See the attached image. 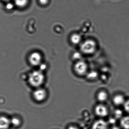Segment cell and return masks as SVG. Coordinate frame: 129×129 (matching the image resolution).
I'll list each match as a JSON object with an SVG mask.
<instances>
[{
  "mask_svg": "<svg viewBox=\"0 0 129 129\" xmlns=\"http://www.w3.org/2000/svg\"><path fill=\"white\" fill-rule=\"evenodd\" d=\"M45 76L42 71H35L31 72L28 76V82L32 86L39 88L44 83Z\"/></svg>",
  "mask_w": 129,
  "mask_h": 129,
  "instance_id": "6da1fadb",
  "label": "cell"
},
{
  "mask_svg": "<svg viewBox=\"0 0 129 129\" xmlns=\"http://www.w3.org/2000/svg\"><path fill=\"white\" fill-rule=\"evenodd\" d=\"M96 42L92 39L85 40L81 44L80 50L81 52L86 55H91L95 52L97 49Z\"/></svg>",
  "mask_w": 129,
  "mask_h": 129,
  "instance_id": "7a4b0ae2",
  "label": "cell"
},
{
  "mask_svg": "<svg viewBox=\"0 0 129 129\" xmlns=\"http://www.w3.org/2000/svg\"><path fill=\"white\" fill-rule=\"evenodd\" d=\"M75 71L79 75H83L86 73L87 70V66L86 63L83 61L77 62L74 67Z\"/></svg>",
  "mask_w": 129,
  "mask_h": 129,
  "instance_id": "3957f363",
  "label": "cell"
},
{
  "mask_svg": "<svg viewBox=\"0 0 129 129\" xmlns=\"http://www.w3.org/2000/svg\"><path fill=\"white\" fill-rule=\"evenodd\" d=\"M33 96L35 100L38 102L44 101L47 96L46 90L43 88H37L33 93Z\"/></svg>",
  "mask_w": 129,
  "mask_h": 129,
  "instance_id": "277c9868",
  "label": "cell"
},
{
  "mask_svg": "<svg viewBox=\"0 0 129 129\" xmlns=\"http://www.w3.org/2000/svg\"><path fill=\"white\" fill-rule=\"evenodd\" d=\"M42 58L41 55L37 52L31 53L29 57V61L30 64L34 66H40L42 62Z\"/></svg>",
  "mask_w": 129,
  "mask_h": 129,
  "instance_id": "5b68a950",
  "label": "cell"
},
{
  "mask_svg": "<svg viewBox=\"0 0 129 129\" xmlns=\"http://www.w3.org/2000/svg\"><path fill=\"white\" fill-rule=\"evenodd\" d=\"M95 111L96 114L99 117H106L108 114V109L103 105H97L95 108Z\"/></svg>",
  "mask_w": 129,
  "mask_h": 129,
  "instance_id": "8992f818",
  "label": "cell"
},
{
  "mask_svg": "<svg viewBox=\"0 0 129 129\" xmlns=\"http://www.w3.org/2000/svg\"><path fill=\"white\" fill-rule=\"evenodd\" d=\"M92 129H108V124L103 120H98L93 123Z\"/></svg>",
  "mask_w": 129,
  "mask_h": 129,
  "instance_id": "52a82bcc",
  "label": "cell"
},
{
  "mask_svg": "<svg viewBox=\"0 0 129 129\" xmlns=\"http://www.w3.org/2000/svg\"><path fill=\"white\" fill-rule=\"evenodd\" d=\"M11 124L10 120L4 116L0 117V129H8Z\"/></svg>",
  "mask_w": 129,
  "mask_h": 129,
  "instance_id": "ba28073f",
  "label": "cell"
},
{
  "mask_svg": "<svg viewBox=\"0 0 129 129\" xmlns=\"http://www.w3.org/2000/svg\"><path fill=\"white\" fill-rule=\"evenodd\" d=\"M125 100L123 96L120 95L115 96L113 99V102L115 105L117 106L123 105L125 102Z\"/></svg>",
  "mask_w": 129,
  "mask_h": 129,
  "instance_id": "9c48e42d",
  "label": "cell"
},
{
  "mask_svg": "<svg viewBox=\"0 0 129 129\" xmlns=\"http://www.w3.org/2000/svg\"><path fill=\"white\" fill-rule=\"evenodd\" d=\"M71 41L74 44H78L82 42V37L77 34L72 35L71 37Z\"/></svg>",
  "mask_w": 129,
  "mask_h": 129,
  "instance_id": "30bf717a",
  "label": "cell"
},
{
  "mask_svg": "<svg viewBox=\"0 0 129 129\" xmlns=\"http://www.w3.org/2000/svg\"><path fill=\"white\" fill-rule=\"evenodd\" d=\"M120 124L124 129H129V116L123 117L121 120Z\"/></svg>",
  "mask_w": 129,
  "mask_h": 129,
  "instance_id": "8fae6325",
  "label": "cell"
},
{
  "mask_svg": "<svg viewBox=\"0 0 129 129\" xmlns=\"http://www.w3.org/2000/svg\"><path fill=\"white\" fill-rule=\"evenodd\" d=\"M16 6L19 8H23L26 6L28 3V0H14Z\"/></svg>",
  "mask_w": 129,
  "mask_h": 129,
  "instance_id": "7c38bea8",
  "label": "cell"
},
{
  "mask_svg": "<svg viewBox=\"0 0 129 129\" xmlns=\"http://www.w3.org/2000/svg\"><path fill=\"white\" fill-rule=\"evenodd\" d=\"M97 99L100 102H104L108 99V94L105 91H100L97 95Z\"/></svg>",
  "mask_w": 129,
  "mask_h": 129,
  "instance_id": "4fadbf2b",
  "label": "cell"
},
{
  "mask_svg": "<svg viewBox=\"0 0 129 129\" xmlns=\"http://www.w3.org/2000/svg\"><path fill=\"white\" fill-rule=\"evenodd\" d=\"M10 122H11V124H12L13 125L15 126H18L21 123V121L19 119L16 117L13 118L12 119H11L10 120Z\"/></svg>",
  "mask_w": 129,
  "mask_h": 129,
  "instance_id": "5bb4252c",
  "label": "cell"
},
{
  "mask_svg": "<svg viewBox=\"0 0 129 129\" xmlns=\"http://www.w3.org/2000/svg\"><path fill=\"white\" fill-rule=\"evenodd\" d=\"M123 105L125 111L128 113H129V100L125 101Z\"/></svg>",
  "mask_w": 129,
  "mask_h": 129,
  "instance_id": "9a60e30c",
  "label": "cell"
},
{
  "mask_svg": "<svg viewBox=\"0 0 129 129\" xmlns=\"http://www.w3.org/2000/svg\"><path fill=\"white\" fill-rule=\"evenodd\" d=\"M13 7H14V6L11 3H9L6 5L7 9L8 10H11L12 9Z\"/></svg>",
  "mask_w": 129,
  "mask_h": 129,
  "instance_id": "2e32d148",
  "label": "cell"
},
{
  "mask_svg": "<svg viewBox=\"0 0 129 129\" xmlns=\"http://www.w3.org/2000/svg\"><path fill=\"white\" fill-rule=\"evenodd\" d=\"M40 4L42 5H46L48 4L49 0H39Z\"/></svg>",
  "mask_w": 129,
  "mask_h": 129,
  "instance_id": "e0dca14e",
  "label": "cell"
},
{
  "mask_svg": "<svg viewBox=\"0 0 129 129\" xmlns=\"http://www.w3.org/2000/svg\"><path fill=\"white\" fill-rule=\"evenodd\" d=\"M81 57V55L78 53H75L73 55V58L75 59H78Z\"/></svg>",
  "mask_w": 129,
  "mask_h": 129,
  "instance_id": "ac0fdd59",
  "label": "cell"
},
{
  "mask_svg": "<svg viewBox=\"0 0 129 129\" xmlns=\"http://www.w3.org/2000/svg\"><path fill=\"white\" fill-rule=\"evenodd\" d=\"M68 129H78L77 127H76L74 126H71L69 127Z\"/></svg>",
  "mask_w": 129,
  "mask_h": 129,
  "instance_id": "d6986e66",
  "label": "cell"
},
{
  "mask_svg": "<svg viewBox=\"0 0 129 129\" xmlns=\"http://www.w3.org/2000/svg\"><path fill=\"white\" fill-rule=\"evenodd\" d=\"M111 129H120L118 127L116 126L113 127L112 128H111Z\"/></svg>",
  "mask_w": 129,
  "mask_h": 129,
  "instance_id": "ffe728a7",
  "label": "cell"
},
{
  "mask_svg": "<svg viewBox=\"0 0 129 129\" xmlns=\"http://www.w3.org/2000/svg\"><path fill=\"white\" fill-rule=\"evenodd\" d=\"M3 1H5V2H9L11 0H3Z\"/></svg>",
  "mask_w": 129,
  "mask_h": 129,
  "instance_id": "44dd1931",
  "label": "cell"
}]
</instances>
